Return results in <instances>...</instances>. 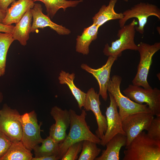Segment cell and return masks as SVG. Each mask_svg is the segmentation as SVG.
<instances>
[{
	"label": "cell",
	"mask_w": 160,
	"mask_h": 160,
	"mask_svg": "<svg viewBox=\"0 0 160 160\" xmlns=\"http://www.w3.org/2000/svg\"><path fill=\"white\" fill-rule=\"evenodd\" d=\"M85 109H82L81 114L79 115L73 109L69 110L70 130L63 141L59 143L57 156L59 160L61 159L68 148L75 143L88 140L100 144L101 139L91 132L90 127L86 121L87 113Z\"/></svg>",
	"instance_id": "1"
},
{
	"label": "cell",
	"mask_w": 160,
	"mask_h": 160,
	"mask_svg": "<svg viewBox=\"0 0 160 160\" xmlns=\"http://www.w3.org/2000/svg\"><path fill=\"white\" fill-rule=\"evenodd\" d=\"M123 160H160V140L141 132L125 147Z\"/></svg>",
	"instance_id": "2"
},
{
	"label": "cell",
	"mask_w": 160,
	"mask_h": 160,
	"mask_svg": "<svg viewBox=\"0 0 160 160\" xmlns=\"http://www.w3.org/2000/svg\"><path fill=\"white\" fill-rule=\"evenodd\" d=\"M121 81L122 78L119 76L113 75L109 81L107 91L114 98L122 121L126 117L135 113H151L147 104L136 103L122 94L120 89Z\"/></svg>",
	"instance_id": "3"
},
{
	"label": "cell",
	"mask_w": 160,
	"mask_h": 160,
	"mask_svg": "<svg viewBox=\"0 0 160 160\" xmlns=\"http://www.w3.org/2000/svg\"><path fill=\"white\" fill-rule=\"evenodd\" d=\"M137 46L140 60L136 74L132 81L133 85L145 89L151 88L147 81V77L153 56L160 49V42H157L150 45L141 42Z\"/></svg>",
	"instance_id": "4"
},
{
	"label": "cell",
	"mask_w": 160,
	"mask_h": 160,
	"mask_svg": "<svg viewBox=\"0 0 160 160\" xmlns=\"http://www.w3.org/2000/svg\"><path fill=\"white\" fill-rule=\"evenodd\" d=\"M137 22L134 19L129 24L125 25L118 31V39L112 42L110 46L106 44L103 50L104 55L118 57L124 51L129 49L137 51L138 47L134 41L135 26Z\"/></svg>",
	"instance_id": "5"
},
{
	"label": "cell",
	"mask_w": 160,
	"mask_h": 160,
	"mask_svg": "<svg viewBox=\"0 0 160 160\" xmlns=\"http://www.w3.org/2000/svg\"><path fill=\"white\" fill-rule=\"evenodd\" d=\"M123 92L126 96L136 103H146L154 116H160V90L157 88L145 89L129 84Z\"/></svg>",
	"instance_id": "6"
},
{
	"label": "cell",
	"mask_w": 160,
	"mask_h": 160,
	"mask_svg": "<svg viewBox=\"0 0 160 160\" xmlns=\"http://www.w3.org/2000/svg\"><path fill=\"white\" fill-rule=\"evenodd\" d=\"M0 131L12 143L21 140L23 132L20 115L16 109H12L7 104L0 110Z\"/></svg>",
	"instance_id": "7"
},
{
	"label": "cell",
	"mask_w": 160,
	"mask_h": 160,
	"mask_svg": "<svg viewBox=\"0 0 160 160\" xmlns=\"http://www.w3.org/2000/svg\"><path fill=\"white\" fill-rule=\"evenodd\" d=\"M122 13L123 17L119 20L120 27L124 26L129 19L136 18L138 21V26H135V30L142 35L148 17L154 16L160 20V9L156 5L148 3L140 2Z\"/></svg>",
	"instance_id": "8"
},
{
	"label": "cell",
	"mask_w": 160,
	"mask_h": 160,
	"mask_svg": "<svg viewBox=\"0 0 160 160\" xmlns=\"http://www.w3.org/2000/svg\"><path fill=\"white\" fill-rule=\"evenodd\" d=\"M20 120L23 132L21 141L27 149L31 151L43 140L40 134L42 123L38 124L34 111L20 115Z\"/></svg>",
	"instance_id": "9"
},
{
	"label": "cell",
	"mask_w": 160,
	"mask_h": 160,
	"mask_svg": "<svg viewBox=\"0 0 160 160\" xmlns=\"http://www.w3.org/2000/svg\"><path fill=\"white\" fill-rule=\"evenodd\" d=\"M154 118L151 113L141 112L130 115L122 121V129L127 139L126 146L141 132L147 131Z\"/></svg>",
	"instance_id": "10"
},
{
	"label": "cell",
	"mask_w": 160,
	"mask_h": 160,
	"mask_svg": "<svg viewBox=\"0 0 160 160\" xmlns=\"http://www.w3.org/2000/svg\"><path fill=\"white\" fill-rule=\"evenodd\" d=\"M110 104L105 112L107 122L106 131L100 144L105 146L108 142L115 135L121 133L126 135L123 130L122 121L117 110V106L113 96L108 92Z\"/></svg>",
	"instance_id": "11"
},
{
	"label": "cell",
	"mask_w": 160,
	"mask_h": 160,
	"mask_svg": "<svg viewBox=\"0 0 160 160\" xmlns=\"http://www.w3.org/2000/svg\"><path fill=\"white\" fill-rule=\"evenodd\" d=\"M50 114L55 121V123L50 127L49 136L59 143L63 142L67 135L66 131L70 125V117L69 111L63 110L57 106L51 109Z\"/></svg>",
	"instance_id": "12"
},
{
	"label": "cell",
	"mask_w": 160,
	"mask_h": 160,
	"mask_svg": "<svg viewBox=\"0 0 160 160\" xmlns=\"http://www.w3.org/2000/svg\"><path fill=\"white\" fill-rule=\"evenodd\" d=\"M99 96L94 88H90L86 93L84 107L86 111H91L94 113L98 126L95 133L101 140L106 131L107 122L106 117L103 115L100 109Z\"/></svg>",
	"instance_id": "13"
},
{
	"label": "cell",
	"mask_w": 160,
	"mask_h": 160,
	"mask_svg": "<svg viewBox=\"0 0 160 160\" xmlns=\"http://www.w3.org/2000/svg\"><path fill=\"white\" fill-rule=\"evenodd\" d=\"M118 57L108 56L106 63L101 67L95 69L92 68L87 64L82 63L81 68L91 73L97 80L99 87L98 94L106 101L108 99L107 87L110 79L111 67Z\"/></svg>",
	"instance_id": "14"
},
{
	"label": "cell",
	"mask_w": 160,
	"mask_h": 160,
	"mask_svg": "<svg viewBox=\"0 0 160 160\" xmlns=\"http://www.w3.org/2000/svg\"><path fill=\"white\" fill-rule=\"evenodd\" d=\"M31 12L33 22L31 32H34L39 28H43L49 27L60 35H68L71 33L69 30L52 22L49 16L44 14L40 4L35 3L33 8L31 9Z\"/></svg>",
	"instance_id": "15"
},
{
	"label": "cell",
	"mask_w": 160,
	"mask_h": 160,
	"mask_svg": "<svg viewBox=\"0 0 160 160\" xmlns=\"http://www.w3.org/2000/svg\"><path fill=\"white\" fill-rule=\"evenodd\" d=\"M34 4L32 0L14 1L12 3L11 7L6 10V16L2 23L6 25L16 24L29 9L33 8Z\"/></svg>",
	"instance_id": "16"
},
{
	"label": "cell",
	"mask_w": 160,
	"mask_h": 160,
	"mask_svg": "<svg viewBox=\"0 0 160 160\" xmlns=\"http://www.w3.org/2000/svg\"><path fill=\"white\" fill-rule=\"evenodd\" d=\"M127 142L126 135L118 133L106 144V149L103 150L101 155L95 160H119V152L122 146H126Z\"/></svg>",
	"instance_id": "17"
},
{
	"label": "cell",
	"mask_w": 160,
	"mask_h": 160,
	"mask_svg": "<svg viewBox=\"0 0 160 160\" xmlns=\"http://www.w3.org/2000/svg\"><path fill=\"white\" fill-rule=\"evenodd\" d=\"M31 9H29L19 22L16 23L12 34L14 40L23 46L27 44L31 32L32 18Z\"/></svg>",
	"instance_id": "18"
},
{
	"label": "cell",
	"mask_w": 160,
	"mask_h": 160,
	"mask_svg": "<svg viewBox=\"0 0 160 160\" xmlns=\"http://www.w3.org/2000/svg\"><path fill=\"white\" fill-rule=\"evenodd\" d=\"M117 0H110L107 6L103 5L92 18L93 24L100 27L108 21L120 20L123 17L121 12L118 13L114 10Z\"/></svg>",
	"instance_id": "19"
},
{
	"label": "cell",
	"mask_w": 160,
	"mask_h": 160,
	"mask_svg": "<svg viewBox=\"0 0 160 160\" xmlns=\"http://www.w3.org/2000/svg\"><path fill=\"white\" fill-rule=\"evenodd\" d=\"M99 27L92 24L84 29L81 36L76 39V51L84 55H87L89 52V47L92 42L97 38L98 29Z\"/></svg>",
	"instance_id": "20"
},
{
	"label": "cell",
	"mask_w": 160,
	"mask_h": 160,
	"mask_svg": "<svg viewBox=\"0 0 160 160\" xmlns=\"http://www.w3.org/2000/svg\"><path fill=\"white\" fill-rule=\"evenodd\" d=\"M75 78L74 73L70 74L62 70L59 74L58 79L60 84H66L68 86L77 102L79 108L81 110L84 106L86 93L76 86L73 82Z\"/></svg>",
	"instance_id": "21"
},
{
	"label": "cell",
	"mask_w": 160,
	"mask_h": 160,
	"mask_svg": "<svg viewBox=\"0 0 160 160\" xmlns=\"http://www.w3.org/2000/svg\"><path fill=\"white\" fill-rule=\"evenodd\" d=\"M33 154L20 141L12 143L0 160H31Z\"/></svg>",
	"instance_id": "22"
},
{
	"label": "cell",
	"mask_w": 160,
	"mask_h": 160,
	"mask_svg": "<svg viewBox=\"0 0 160 160\" xmlns=\"http://www.w3.org/2000/svg\"><path fill=\"white\" fill-rule=\"evenodd\" d=\"M83 0H32L34 2L39 1L43 3L46 8L47 15L51 18H52L60 9L62 8L65 11L67 8L75 7Z\"/></svg>",
	"instance_id": "23"
},
{
	"label": "cell",
	"mask_w": 160,
	"mask_h": 160,
	"mask_svg": "<svg viewBox=\"0 0 160 160\" xmlns=\"http://www.w3.org/2000/svg\"><path fill=\"white\" fill-rule=\"evenodd\" d=\"M41 143L42 144L41 146L37 145L33 149L35 157L53 155L57 156L59 143L56 142L49 136L43 139Z\"/></svg>",
	"instance_id": "24"
},
{
	"label": "cell",
	"mask_w": 160,
	"mask_h": 160,
	"mask_svg": "<svg viewBox=\"0 0 160 160\" xmlns=\"http://www.w3.org/2000/svg\"><path fill=\"white\" fill-rule=\"evenodd\" d=\"M15 41L12 34L0 32V76L5 74L7 56L9 48Z\"/></svg>",
	"instance_id": "25"
},
{
	"label": "cell",
	"mask_w": 160,
	"mask_h": 160,
	"mask_svg": "<svg viewBox=\"0 0 160 160\" xmlns=\"http://www.w3.org/2000/svg\"><path fill=\"white\" fill-rule=\"evenodd\" d=\"M97 144L88 140L83 141L81 153L78 160H94L97 157L101 151Z\"/></svg>",
	"instance_id": "26"
},
{
	"label": "cell",
	"mask_w": 160,
	"mask_h": 160,
	"mask_svg": "<svg viewBox=\"0 0 160 160\" xmlns=\"http://www.w3.org/2000/svg\"><path fill=\"white\" fill-rule=\"evenodd\" d=\"M83 141L75 143L71 145L61 159V160H76L82 150Z\"/></svg>",
	"instance_id": "27"
},
{
	"label": "cell",
	"mask_w": 160,
	"mask_h": 160,
	"mask_svg": "<svg viewBox=\"0 0 160 160\" xmlns=\"http://www.w3.org/2000/svg\"><path fill=\"white\" fill-rule=\"evenodd\" d=\"M147 131V134L150 137L160 140V116L153 118Z\"/></svg>",
	"instance_id": "28"
},
{
	"label": "cell",
	"mask_w": 160,
	"mask_h": 160,
	"mask_svg": "<svg viewBox=\"0 0 160 160\" xmlns=\"http://www.w3.org/2000/svg\"><path fill=\"white\" fill-rule=\"evenodd\" d=\"M12 142L0 131V160L6 153Z\"/></svg>",
	"instance_id": "29"
},
{
	"label": "cell",
	"mask_w": 160,
	"mask_h": 160,
	"mask_svg": "<svg viewBox=\"0 0 160 160\" xmlns=\"http://www.w3.org/2000/svg\"><path fill=\"white\" fill-rule=\"evenodd\" d=\"M15 26L12 25H6L0 23V32L12 33Z\"/></svg>",
	"instance_id": "30"
},
{
	"label": "cell",
	"mask_w": 160,
	"mask_h": 160,
	"mask_svg": "<svg viewBox=\"0 0 160 160\" xmlns=\"http://www.w3.org/2000/svg\"><path fill=\"white\" fill-rule=\"evenodd\" d=\"M15 0H0V9L5 11L9 5Z\"/></svg>",
	"instance_id": "31"
},
{
	"label": "cell",
	"mask_w": 160,
	"mask_h": 160,
	"mask_svg": "<svg viewBox=\"0 0 160 160\" xmlns=\"http://www.w3.org/2000/svg\"><path fill=\"white\" fill-rule=\"evenodd\" d=\"M59 160L57 157L55 155L45 156L40 157L32 158L31 160Z\"/></svg>",
	"instance_id": "32"
},
{
	"label": "cell",
	"mask_w": 160,
	"mask_h": 160,
	"mask_svg": "<svg viewBox=\"0 0 160 160\" xmlns=\"http://www.w3.org/2000/svg\"><path fill=\"white\" fill-rule=\"evenodd\" d=\"M6 14L5 11H3L0 9V23H2Z\"/></svg>",
	"instance_id": "33"
},
{
	"label": "cell",
	"mask_w": 160,
	"mask_h": 160,
	"mask_svg": "<svg viewBox=\"0 0 160 160\" xmlns=\"http://www.w3.org/2000/svg\"><path fill=\"white\" fill-rule=\"evenodd\" d=\"M3 96L2 93L0 91V103H1L3 100Z\"/></svg>",
	"instance_id": "34"
},
{
	"label": "cell",
	"mask_w": 160,
	"mask_h": 160,
	"mask_svg": "<svg viewBox=\"0 0 160 160\" xmlns=\"http://www.w3.org/2000/svg\"><path fill=\"white\" fill-rule=\"evenodd\" d=\"M123 0L125 2H127L129 0Z\"/></svg>",
	"instance_id": "35"
}]
</instances>
